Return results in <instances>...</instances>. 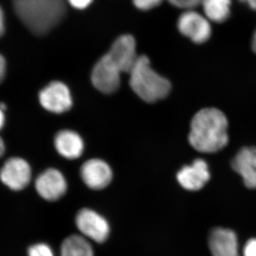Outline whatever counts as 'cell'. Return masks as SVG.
<instances>
[{
	"label": "cell",
	"instance_id": "6da1fadb",
	"mask_svg": "<svg viewBox=\"0 0 256 256\" xmlns=\"http://www.w3.org/2000/svg\"><path fill=\"white\" fill-rule=\"evenodd\" d=\"M227 129L228 120L224 112L214 108L202 109L192 118L188 141L200 152H216L228 144Z\"/></svg>",
	"mask_w": 256,
	"mask_h": 256
},
{
	"label": "cell",
	"instance_id": "7a4b0ae2",
	"mask_svg": "<svg viewBox=\"0 0 256 256\" xmlns=\"http://www.w3.org/2000/svg\"><path fill=\"white\" fill-rule=\"evenodd\" d=\"M66 0H12L18 18L32 33L46 34L65 16Z\"/></svg>",
	"mask_w": 256,
	"mask_h": 256
},
{
	"label": "cell",
	"instance_id": "3957f363",
	"mask_svg": "<svg viewBox=\"0 0 256 256\" xmlns=\"http://www.w3.org/2000/svg\"><path fill=\"white\" fill-rule=\"evenodd\" d=\"M130 75L131 88L142 100L154 104L169 95L171 84L152 68L146 56H138Z\"/></svg>",
	"mask_w": 256,
	"mask_h": 256
},
{
	"label": "cell",
	"instance_id": "277c9868",
	"mask_svg": "<svg viewBox=\"0 0 256 256\" xmlns=\"http://www.w3.org/2000/svg\"><path fill=\"white\" fill-rule=\"evenodd\" d=\"M76 224L85 238L96 242H104L110 234V225L102 216L90 208L79 210L76 217Z\"/></svg>",
	"mask_w": 256,
	"mask_h": 256
},
{
	"label": "cell",
	"instance_id": "5b68a950",
	"mask_svg": "<svg viewBox=\"0 0 256 256\" xmlns=\"http://www.w3.org/2000/svg\"><path fill=\"white\" fill-rule=\"evenodd\" d=\"M178 28L182 34L196 44L204 43L212 35L210 20L192 10H186L180 15Z\"/></svg>",
	"mask_w": 256,
	"mask_h": 256
},
{
	"label": "cell",
	"instance_id": "8992f818",
	"mask_svg": "<svg viewBox=\"0 0 256 256\" xmlns=\"http://www.w3.org/2000/svg\"><path fill=\"white\" fill-rule=\"evenodd\" d=\"M38 98L42 107L54 114L67 112L73 105L70 90L60 82H50L40 92Z\"/></svg>",
	"mask_w": 256,
	"mask_h": 256
},
{
	"label": "cell",
	"instance_id": "52a82bcc",
	"mask_svg": "<svg viewBox=\"0 0 256 256\" xmlns=\"http://www.w3.org/2000/svg\"><path fill=\"white\" fill-rule=\"evenodd\" d=\"M120 70L107 54L101 57L94 66L92 74V85L105 94L117 92L120 85Z\"/></svg>",
	"mask_w": 256,
	"mask_h": 256
},
{
	"label": "cell",
	"instance_id": "ba28073f",
	"mask_svg": "<svg viewBox=\"0 0 256 256\" xmlns=\"http://www.w3.org/2000/svg\"><path fill=\"white\" fill-rule=\"evenodd\" d=\"M106 54L121 73L130 74L138 58L136 40L130 34L119 36Z\"/></svg>",
	"mask_w": 256,
	"mask_h": 256
},
{
	"label": "cell",
	"instance_id": "9c48e42d",
	"mask_svg": "<svg viewBox=\"0 0 256 256\" xmlns=\"http://www.w3.org/2000/svg\"><path fill=\"white\" fill-rule=\"evenodd\" d=\"M31 178V168L28 162L21 158H10L0 171L1 181L14 191H20L26 188Z\"/></svg>",
	"mask_w": 256,
	"mask_h": 256
},
{
	"label": "cell",
	"instance_id": "30bf717a",
	"mask_svg": "<svg viewBox=\"0 0 256 256\" xmlns=\"http://www.w3.org/2000/svg\"><path fill=\"white\" fill-rule=\"evenodd\" d=\"M36 192L40 196L47 201L60 200L67 190V182L60 170H46L37 178L35 183Z\"/></svg>",
	"mask_w": 256,
	"mask_h": 256
},
{
	"label": "cell",
	"instance_id": "8fae6325",
	"mask_svg": "<svg viewBox=\"0 0 256 256\" xmlns=\"http://www.w3.org/2000/svg\"><path fill=\"white\" fill-rule=\"evenodd\" d=\"M80 176L88 188L100 190L110 184L112 180L110 166L104 160H88L80 168Z\"/></svg>",
	"mask_w": 256,
	"mask_h": 256
},
{
	"label": "cell",
	"instance_id": "7c38bea8",
	"mask_svg": "<svg viewBox=\"0 0 256 256\" xmlns=\"http://www.w3.org/2000/svg\"><path fill=\"white\" fill-rule=\"evenodd\" d=\"M208 164L204 160L197 159L191 165L184 166L176 175L178 182L188 191H198L210 180Z\"/></svg>",
	"mask_w": 256,
	"mask_h": 256
},
{
	"label": "cell",
	"instance_id": "4fadbf2b",
	"mask_svg": "<svg viewBox=\"0 0 256 256\" xmlns=\"http://www.w3.org/2000/svg\"><path fill=\"white\" fill-rule=\"evenodd\" d=\"M208 246L213 256H240L238 238L230 229H213L208 238Z\"/></svg>",
	"mask_w": 256,
	"mask_h": 256
},
{
	"label": "cell",
	"instance_id": "5bb4252c",
	"mask_svg": "<svg viewBox=\"0 0 256 256\" xmlns=\"http://www.w3.org/2000/svg\"><path fill=\"white\" fill-rule=\"evenodd\" d=\"M232 165L248 188H256V146L240 149L234 156Z\"/></svg>",
	"mask_w": 256,
	"mask_h": 256
},
{
	"label": "cell",
	"instance_id": "9a60e30c",
	"mask_svg": "<svg viewBox=\"0 0 256 256\" xmlns=\"http://www.w3.org/2000/svg\"><path fill=\"white\" fill-rule=\"evenodd\" d=\"M54 146L58 154L66 159H78L84 152V142L82 137L78 133L68 130L57 133Z\"/></svg>",
	"mask_w": 256,
	"mask_h": 256
},
{
	"label": "cell",
	"instance_id": "2e32d148",
	"mask_svg": "<svg viewBox=\"0 0 256 256\" xmlns=\"http://www.w3.org/2000/svg\"><path fill=\"white\" fill-rule=\"evenodd\" d=\"M60 256H94V250L85 237L72 235L62 242Z\"/></svg>",
	"mask_w": 256,
	"mask_h": 256
},
{
	"label": "cell",
	"instance_id": "e0dca14e",
	"mask_svg": "<svg viewBox=\"0 0 256 256\" xmlns=\"http://www.w3.org/2000/svg\"><path fill=\"white\" fill-rule=\"evenodd\" d=\"M201 4L210 21L222 23L230 16L232 0H202Z\"/></svg>",
	"mask_w": 256,
	"mask_h": 256
},
{
	"label": "cell",
	"instance_id": "ac0fdd59",
	"mask_svg": "<svg viewBox=\"0 0 256 256\" xmlns=\"http://www.w3.org/2000/svg\"><path fill=\"white\" fill-rule=\"evenodd\" d=\"M28 256H55L52 248L46 244H34L28 250Z\"/></svg>",
	"mask_w": 256,
	"mask_h": 256
},
{
	"label": "cell",
	"instance_id": "d6986e66",
	"mask_svg": "<svg viewBox=\"0 0 256 256\" xmlns=\"http://www.w3.org/2000/svg\"><path fill=\"white\" fill-rule=\"evenodd\" d=\"M170 3L181 9L192 10L202 3V0H168Z\"/></svg>",
	"mask_w": 256,
	"mask_h": 256
},
{
	"label": "cell",
	"instance_id": "ffe728a7",
	"mask_svg": "<svg viewBox=\"0 0 256 256\" xmlns=\"http://www.w3.org/2000/svg\"><path fill=\"white\" fill-rule=\"evenodd\" d=\"M134 6L140 10H150L156 8L163 0H132Z\"/></svg>",
	"mask_w": 256,
	"mask_h": 256
},
{
	"label": "cell",
	"instance_id": "44dd1931",
	"mask_svg": "<svg viewBox=\"0 0 256 256\" xmlns=\"http://www.w3.org/2000/svg\"><path fill=\"white\" fill-rule=\"evenodd\" d=\"M242 256H256V238H250L244 246Z\"/></svg>",
	"mask_w": 256,
	"mask_h": 256
},
{
	"label": "cell",
	"instance_id": "7402d4cb",
	"mask_svg": "<svg viewBox=\"0 0 256 256\" xmlns=\"http://www.w3.org/2000/svg\"><path fill=\"white\" fill-rule=\"evenodd\" d=\"M72 8L77 10H84L90 6L94 0H66Z\"/></svg>",
	"mask_w": 256,
	"mask_h": 256
},
{
	"label": "cell",
	"instance_id": "603a6c76",
	"mask_svg": "<svg viewBox=\"0 0 256 256\" xmlns=\"http://www.w3.org/2000/svg\"><path fill=\"white\" fill-rule=\"evenodd\" d=\"M6 73V62L4 57L0 54V82H2Z\"/></svg>",
	"mask_w": 256,
	"mask_h": 256
},
{
	"label": "cell",
	"instance_id": "cb8c5ba5",
	"mask_svg": "<svg viewBox=\"0 0 256 256\" xmlns=\"http://www.w3.org/2000/svg\"><path fill=\"white\" fill-rule=\"evenodd\" d=\"M4 16L3 10L0 6V37L2 36L4 33Z\"/></svg>",
	"mask_w": 256,
	"mask_h": 256
},
{
	"label": "cell",
	"instance_id": "d4e9b609",
	"mask_svg": "<svg viewBox=\"0 0 256 256\" xmlns=\"http://www.w3.org/2000/svg\"><path fill=\"white\" fill-rule=\"evenodd\" d=\"M240 1L246 4L252 10H256V0H240Z\"/></svg>",
	"mask_w": 256,
	"mask_h": 256
},
{
	"label": "cell",
	"instance_id": "484cf974",
	"mask_svg": "<svg viewBox=\"0 0 256 256\" xmlns=\"http://www.w3.org/2000/svg\"><path fill=\"white\" fill-rule=\"evenodd\" d=\"M4 124V114L3 110L0 108V130L2 128Z\"/></svg>",
	"mask_w": 256,
	"mask_h": 256
},
{
	"label": "cell",
	"instance_id": "4316f807",
	"mask_svg": "<svg viewBox=\"0 0 256 256\" xmlns=\"http://www.w3.org/2000/svg\"><path fill=\"white\" fill-rule=\"evenodd\" d=\"M5 150V146L4 141L2 140L1 138H0V156H2L4 154Z\"/></svg>",
	"mask_w": 256,
	"mask_h": 256
},
{
	"label": "cell",
	"instance_id": "83f0119b",
	"mask_svg": "<svg viewBox=\"0 0 256 256\" xmlns=\"http://www.w3.org/2000/svg\"><path fill=\"white\" fill-rule=\"evenodd\" d=\"M252 48L254 52L256 53V30L255 33H254V37H252Z\"/></svg>",
	"mask_w": 256,
	"mask_h": 256
}]
</instances>
